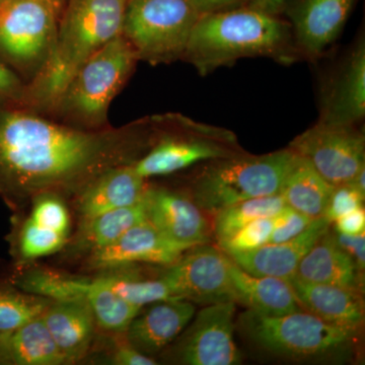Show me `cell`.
Masks as SVG:
<instances>
[{"label":"cell","instance_id":"6da1fadb","mask_svg":"<svg viewBox=\"0 0 365 365\" xmlns=\"http://www.w3.org/2000/svg\"><path fill=\"white\" fill-rule=\"evenodd\" d=\"M153 139V116L86 130L20 102H0V195L11 205L43 195L76 198L113 168L139 160Z\"/></svg>","mask_w":365,"mask_h":365},{"label":"cell","instance_id":"7a4b0ae2","mask_svg":"<svg viewBox=\"0 0 365 365\" xmlns=\"http://www.w3.org/2000/svg\"><path fill=\"white\" fill-rule=\"evenodd\" d=\"M129 0H66L51 52L26 83L21 104L47 113L79 67L122 32Z\"/></svg>","mask_w":365,"mask_h":365},{"label":"cell","instance_id":"3957f363","mask_svg":"<svg viewBox=\"0 0 365 365\" xmlns=\"http://www.w3.org/2000/svg\"><path fill=\"white\" fill-rule=\"evenodd\" d=\"M253 57H267L282 64L300 60L289 23L275 14L242 6L201 14L182 60L205 76Z\"/></svg>","mask_w":365,"mask_h":365},{"label":"cell","instance_id":"277c9868","mask_svg":"<svg viewBox=\"0 0 365 365\" xmlns=\"http://www.w3.org/2000/svg\"><path fill=\"white\" fill-rule=\"evenodd\" d=\"M137 62L135 52L120 34L79 67L45 114L86 130L108 128L110 106L128 83Z\"/></svg>","mask_w":365,"mask_h":365},{"label":"cell","instance_id":"5b68a950","mask_svg":"<svg viewBox=\"0 0 365 365\" xmlns=\"http://www.w3.org/2000/svg\"><path fill=\"white\" fill-rule=\"evenodd\" d=\"M299 155L289 148L267 155L246 153L206 162L191 184V198L204 212L216 215L242 201L275 195Z\"/></svg>","mask_w":365,"mask_h":365},{"label":"cell","instance_id":"8992f818","mask_svg":"<svg viewBox=\"0 0 365 365\" xmlns=\"http://www.w3.org/2000/svg\"><path fill=\"white\" fill-rule=\"evenodd\" d=\"M239 321L242 334L255 345L287 359H345L356 335L304 311L267 316L248 309Z\"/></svg>","mask_w":365,"mask_h":365},{"label":"cell","instance_id":"52a82bcc","mask_svg":"<svg viewBox=\"0 0 365 365\" xmlns=\"http://www.w3.org/2000/svg\"><path fill=\"white\" fill-rule=\"evenodd\" d=\"M153 143L132 163L134 170L148 180L168 176L197 165L245 153L232 131L197 122L178 113L153 116Z\"/></svg>","mask_w":365,"mask_h":365},{"label":"cell","instance_id":"ba28073f","mask_svg":"<svg viewBox=\"0 0 365 365\" xmlns=\"http://www.w3.org/2000/svg\"><path fill=\"white\" fill-rule=\"evenodd\" d=\"M200 16L190 0H129L121 35L138 61L172 63L182 59Z\"/></svg>","mask_w":365,"mask_h":365},{"label":"cell","instance_id":"9c48e42d","mask_svg":"<svg viewBox=\"0 0 365 365\" xmlns=\"http://www.w3.org/2000/svg\"><path fill=\"white\" fill-rule=\"evenodd\" d=\"M60 13L53 0H0V56L28 83L49 57Z\"/></svg>","mask_w":365,"mask_h":365},{"label":"cell","instance_id":"30bf717a","mask_svg":"<svg viewBox=\"0 0 365 365\" xmlns=\"http://www.w3.org/2000/svg\"><path fill=\"white\" fill-rule=\"evenodd\" d=\"M235 304H208L194 314L189 325L168 350V360L184 365H235L242 355L235 341Z\"/></svg>","mask_w":365,"mask_h":365},{"label":"cell","instance_id":"8fae6325","mask_svg":"<svg viewBox=\"0 0 365 365\" xmlns=\"http://www.w3.org/2000/svg\"><path fill=\"white\" fill-rule=\"evenodd\" d=\"M290 150L306 158L334 187L348 184L365 168V137L356 126L317 122L295 137Z\"/></svg>","mask_w":365,"mask_h":365},{"label":"cell","instance_id":"7c38bea8","mask_svg":"<svg viewBox=\"0 0 365 365\" xmlns=\"http://www.w3.org/2000/svg\"><path fill=\"white\" fill-rule=\"evenodd\" d=\"M230 262V257L222 250L199 245L167 266L160 278L175 299L203 304L235 302Z\"/></svg>","mask_w":365,"mask_h":365},{"label":"cell","instance_id":"4fadbf2b","mask_svg":"<svg viewBox=\"0 0 365 365\" xmlns=\"http://www.w3.org/2000/svg\"><path fill=\"white\" fill-rule=\"evenodd\" d=\"M364 116L365 41L362 36L324 81L318 122L356 126Z\"/></svg>","mask_w":365,"mask_h":365},{"label":"cell","instance_id":"5bb4252c","mask_svg":"<svg viewBox=\"0 0 365 365\" xmlns=\"http://www.w3.org/2000/svg\"><path fill=\"white\" fill-rule=\"evenodd\" d=\"M188 250L170 241L145 220L129 228L109 246L88 255V265L97 270H116L134 264L170 266Z\"/></svg>","mask_w":365,"mask_h":365},{"label":"cell","instance_id":"9a60e30c","mask_svg":"<svg viewBox=\"0 0 365 365\" xmlns=\"http://www.w3.org/2000/svg\"><path fill=\"white\" fill-rule=\"evenodd\" d=\"M356 0H302L290 14L300 59L316 61L339 37Z\"/></svg>","mask_w":365,"mask_h":365},{"label":"cell","instance_id":"2e32d148","mask_svg":"<svg viewBox=\"0 0 365 365\" xmlns=\"http://www.w3.org/2000/svg\"><path fill=\"white\" fill-rule=\"evenodd\" d=\"M146 216L170 241L191 249L207 244L210 225L193 199L169 189L148 186Z\"/></svg>","mask_w":365,"mask_h":365},{"label":"cell","instance_id":"e0dca14e","mask_svg":"<svg viewBox=\"0 0 365 365\" xmlns=\"http://www.w3.org/2000/svg\"><path fill=\"white\" fill-rule=\"evenodd\" d=\"M331 222L325 217L312 220L309 227L289 241L266 244L260 248L227 254L240 268L255 276H272L289 282L302 259L319 237L328 232Z\"/></svg>","mask_w":365,"mask_h":365},{"label":"cell","instance_id":"ac0fdd59","mask_svg":"<svg viewBox=\"0 0 365 365\" xmlns=\"http://www.w3.org/2000/svg\"><path fill=\"white\" fill-rule=\"evenodd\" d=\"M148 306L132 319L124 337L132 347L153 357L179 337L193 319L196 307L182 299L160 300Z\"/></svg>","mask_w":365,"mask_h":365},{"label":"cell","instance_id":"d6986e66","mask_svg":"<svg viewBox=\"0 0 365 365\" xmlns=\"http://www.w3.org/2000/svg\"><path fill=\"white\" fill-rule=\"evenodd\" d=\"M300 307L331 325L356 333L364 323V300L357 290L304 282L292 278L289 281Z\"/></svg>","mask_w":365,"mask_h":365},{"label":"cell","instance_id":"ffe728a7","mask_svg":"<svg viewBox=\"0 0 365 365\" xmlns=\"http://www.w3.org/2000/svg\"><path fill=\"white\" fill-rule=\"evenodd\" d=\"M150 185L132 165L107 170L76 197L81 220L140 202Z\"/></svg>","mask_w":365,"mask_h":365},{"label":"cell","instance_id":"44dd1931","mask_svg":"<svg viewBox=\"0 0 365 365\" xmlns=\"http://www.w3.org/2000/svg\"><path fill=\"white\" fill-rule=\"evenodd\" d=\"M42 317L67 364L88 354L98 326L85 299L53 300Z\"/></svg>","mask_w":365,"mask_h":365},{"label":"cell","instance_id":"7402d4cb","mask_svg":"<svg viewBox=\"0 0 365 365\" xmlns=\"http://www.w3.org/2000/svg\"><path fill=\"white\" fill-rule=\"evenodd\" d=\"M230 277L235 304L267 316L302 311L292 285L287 280L272 276L252 275L232 260Z\"/></svg>","mask_w":365,"mask_h":365},{"label":"cell","instance_id":"603a6c76","mask_svg":"<svg viewBox=\"0 0 365 365\" xmlns=\"http://www.w3.org/2000/svg\"><path fill=\"white\" fill-rule=\"evenodd\" d=\"M364 274L338 247L334 241L332 232L328 230L302 259L294 278L304 282L336 285L362 292Z\"/></svg>","mask_w":365,"mask_h":365},{"label":"cell","instance_id":"cb8c5ba5","mask_svg":"<svg viewBox=\"0 0 365 365\" xmlns=\"http://www.w3.org/2000/svg\"><path fill=\"white\" fill-rule=\"evenodd\" d=\"M146 193V192H145ZM148 220L144 197L140 202L127 207L114 209L88 220H81L78 234L71 242L73 255H91L109 246L129 228Z\"/></svg>","mask_w":365,"mask_h":365},{"label":"cell","instance_id":"d4e9b609","mask_svg":"<svg viewBox=\"0 0 365 365\" xmlns=\"http://www.w3.org/2000/svg\"><path fill=\"white\" fill-rule=\"evenodd\" d=\"M333 189V185L327 182L306 158L299 155L283 182L279 194L285 205L311 220H316L325 215Z\"/></svg>","mask_w":365,"mask_h":365},{"label":"cell","instance_id":"484cf974","mask_svg":"<svg viewBox=\"0 0 365 365\" xmlns=\"http://www.w3.org/2000/svg\"><path fill=\"white\" fill-rule=\"evenodd\" d=\"M9 364H67L63 354L53 339L42 314L36 317L7 338Z\"/></svg>","mask_w":365,"mask_h":365},{"label":"cell","instance_id":"4316f807","mask_svg":"<svg viewBox=\"0 0 365 365\" xmlns=\"http://www.w3.org/2000/svg\"><path fill=\"white\" fill-rule=\"evenodd\" d=\"M85 300L98 328L116 335H123L132 319L143 309L121 299L98 277L88 280Z\"/></svg>","mask_w":365,"mask_h":365},{"label":"cell","instance_id":"83f0119b","mask_svg":"<svg viewBox=\"0 0 365 365\" xmlns=\"http://www.w3.org/2000/svg\"><path fill=\"white\" fill-rule=\"evenodd\" d=\"M279 193L242 201L216 213L213 232L218 242L232 237L245 225L262 217H272L284 207Z\"/></svg>","mask_w":365,"mask_h":365},{"label":"cell","instance_id":"f1b7e54d","mask_svg":"<svg viewBox=\"0 0 365 365\" xmlns=\"http://www.w3.org/2000/svg\"><path fill=\"white\" fill-rule=\"evenodd\" d=\"M88 281L42 269L24 273L16 279V285L29 294L59 302L85 299Z\"/></svg>","mask_w":365,"mask_h":365},{"label":"cell","instance_id":"f546056e","mask_svg":"<svg viewBox=\"0 0 365 365\" xmlns=\"http://www.w3.org/2000/svg\"><path fill=\"white\" fill-rule=\"evenodd\" d=\"M52 299L0 284V333H11L44 313Z\"/></svg>","mask_w":365,"mask_h":365},{"label":"cell","instance_id":"4dcf8cb0","mask_svg":"<svg viewBox=\"0 0 365 365\" xmlns=\"http://www.w3.org/2000/svg\"><path fill=\"white\" fill-rule=\"evenodd\" d=\"M115 294L133 306L143 307L160 300L175 299L169 287L160 277L144 278L132 272L110 273L98 276Z\"/></svg>","mask_w":365,"mask_h":365},{"label":"cell","instance_id":"1f68e13d","mask_svg":"<svg viewBox=\"0 0 365 365\" xmlns=\"http://www.w3.org/2000/svg\"><path fill=\"white\" fill-rule=\"evenodd\" d=\"M67 240V235L40 227L28 218L19 234V253L24 260L42 258L64 248Z\"/></svg>","mask_w":365,"mask_h":365},{"label":"cell","instance_id":"d6a6232c","mask_svg":"<svg viewBox=\"0 0 365 365\" xmlns=\"http://www.w3.org/2000/svg\"><path fill=\"white\" fill-rule=\"evenodd\" d=\"M30 220L40 227L68 237L71 217L63 198L56 195H43L33 201Z\"/></svg>","mask_w":365,"mask_h":365},{"label":"cell","instance_id":"836d02e7","mask_svg":"<svg viewBox=\"0 0 365 365\" xmlns=\"http://www.w3.org/2000/svg\"><path fill=\"white\" fill-rule=\"evenodd\" d=\"M274 227V216L262 217L237 230L232 237L220 242L225 254L252 251L267 244Z\"/></svg>","mask_w":365,"mask_h":365},{"label":"cell","instance_id":"e575fe53","mask_svg":"<svg viewBox=\"0 0 365 365\" xmlns=\"http://www.w3.org/2000/svg\"><path fill=\"white\" fill-rule=\"evenodd\" d=\"M364 200L365 196L350 182L335 186L329 198L324 216L333 223L338 218L364 207Z\"/></svg>","mask_w":365,"mask_h":365},{"label":"cell","instance_id":"d590c367","mask_svg":"<svg viewBox=\"0 0 365 365\" xmlns=\"http://www.w3.org/2000/svg\"><path fill=\"white\" fill-rule=\"evenodd\" d=\"M312 220L299 211L285 205L274 216V227L267 244H279L294 239L309 227Z\"/></svg>","mask_w":365,"mask_h":365},{"label":"cell","instance_id":"8d00e7d4","mask_svg":"<svg viewBox=\"0 0 365 365\" xmlns=\"http://www.w3.org/2000/svg\"><path fill=\"white\" fill-rule=\"evenodd\" d=\"M334 241L355 264L360 272L365 268V234L348 235L334 230Z\"/></svg>","mask_w":365,"mask_h":365},{"label":"cell","instance_id":"74e56055","mask_svg":"<svg viewBox=\"0 0 365 365\" xmlns=\"http://www.w3.org/2000/svg\"><path fill=\"white\" fill-rule=\"evenodd\" d=\"M26 85L18 73L0 61V102H21L25 95Z\"/></svg>","mask_w":365,"mask_h":365},{"label":"cell","instance_id":"f35d334b","mask_svg":"<svg viewBox=\"0 0 365 365\" xmlns=\"http://www.w3.org/2000/svg\"><path fill=\"white\" fill-rule=\"evenodd\" d=\"M110 362L116 365H155L157 359L143 354L125 340L124 344L119 345L113 350Z\"/></svg>","mask_w":365,"mask_h":365},{"label":"cell","instance_id":"ab89813d","mask_svg":"<svg viewBox=\"0 0 365 365\" xmlns=\"http://www.w3.org/2000/svg\"><path fill=\"white\" fill-rule=\"evenodd\" d=\"M335 223L336 232L348 235L365 234V211L360 207L338 218Z\"/></svg>","mask_w":365,"mask_h":365},{"label":"cell","instance_id":"60d3db41","mask_svg":"<svg viewBox=\"0 0 365 365\" xmlns=\"http://www.w3.org/2000/svg\"><path fill=\"white\" fill-rule=\"evenodd\" d=\"M200 14L216 13L247 6L251 0H190Z\"/></svg>","mask_w":365,"mask_h":365},{"label":"cell","instance_id":"b9f144b4","mask_svg":"<svg viewBox=\"0 0 365 365\" xmlns=\"http://www.w3.org/2000/svg\"><path fill=\"white\" fill-rule=\"evenodd\" d=\"M287 4L288 0H251L245 6L278 16L280 11L284 9V7H287Z\"/></svg>","mask_w":365,"mask_h":365},{"label":"cell","instance_id":"7bdbcfd3","mask_svg":"<svg viewBox=\"0 0 365 365\" xmlns=\"http://www.w3.org/2000/svg\"><path fill=\"white\" fill-rule=\"evenodd\" d=\"M7 338L9 333H0V364H9Z\"/></svg>","mask_w":365,"mask_h":365},{"label":"cell","instance_id":"ee69618b","mask_svg":"<svg viewBox=\"0 0 365 365\" xmlns=\"http://www.w3.org/2000/svg\"><path fill=\"white\" fill-rule=\"evenodd\" d=\"M362 195L365 196V168L359 170V174L350 182Z\"/></svg>","mask_w":365,"mask_h":365},{"label":"cell","instance_id":"f6af8a7d","mask_svg":"<svg viewBox=\"0 0 365 365\" xmlns=\"http://www.w3.org/2000/svg\"><path fill=\"white\" fill-rule=\"evenodd\" d=\"M53 1L57 4V6L60 7V9H62V7H63L64 1H66V0H53Z\"/></svg>","mask_w":365,"mask_h":365}]
</instances>
